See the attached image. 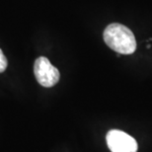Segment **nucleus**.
<instances>
[{"label":"nucleus","mask_w":152,"mask_h":152,"mask_svg":"<svg viewBox=\"0 0 152 152\" xmlns=\"http://www.w3.org/2000/svg\"><path fill=\"white\" fill-rule=\"evenodd\" d=\"M103 37L106 45L118 53L132 54L136 50V41L133 33L121 24H110L105 29Z\"/></svg>","instance_id":"1"},{"label":"nucleus","mask_w":152,"mask_h":152,"mask_svg":"<svg viewBox=\"0 0 152 152\" xmlns=\"http://www.w3.org/2000/svg\"><path fill=\"white\" fill-rule=\"evenodd\" d=\"M34 73L39 83L47 88L54 86L60 77L58 69L54 67L50 60L45 56H41L36 59Z\"/></svg>","instance_id":"2"},{"label":"nucleus","mask_w":152,"mask_h":152,"mask_svg":"<svg viewBox=\"0 0 152 152\" xmlns=\"http://www.w3.org/2000/svg\"><path fill=\"white\" fill-rule=\"evenodd\" d=\"M106 141L112 152H137L136 140L123 130H110L106 135Z\"/></svg>","instance_id":"3"},{"label":"nucleus","mask_w":152,"mask_h":152,"mask_svg":"<svg viewBox=\"0 0 152 152\" xmlns=\"http://www.w3.org/2000/svg\"><path fill=\"white\" fill-rule=\"evenodd\" d=\"M7 65H8L7 58H6V56H4V53H3L2 50L0 48V73L7 68Z\"/></svg>","instance_id":"4"}]
</instances>
